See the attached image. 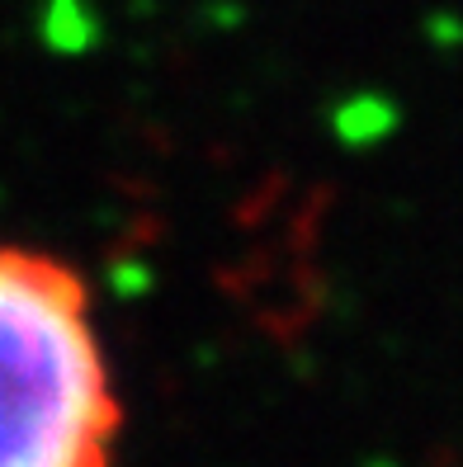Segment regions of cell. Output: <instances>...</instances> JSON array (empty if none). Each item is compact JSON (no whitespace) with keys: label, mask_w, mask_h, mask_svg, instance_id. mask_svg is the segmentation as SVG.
<instances>
[{"label":"cell","mask_w":463,"mask_h":467,"mask_svg":"<svg viewBox=\"0 0 463 467\" xmlns=\"http://www.w3.org/2000/svg\"><path fill=\"white\" fill-rule=\"evenodd\" d=\"M119 420L86 279L0 245V467H109Z\"/></svg>","instance_id":"cell-1"}]
</instances>
